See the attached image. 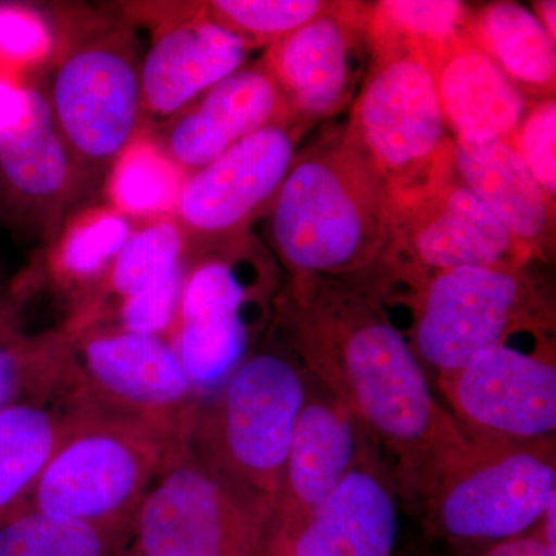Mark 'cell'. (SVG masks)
<instances>
[{
  "instance_id": "d6a6232c",
  "label": "cell",
  "mask_w": 556,
  "mask_h": 556,
  "mask_svg": "<svg viewBox=\"0 0 556 556\" xmlns=\"http://www.w3.org/2000/svg\"><path fill=\"white\" fill-rule=\"evenodd\" d=\"M53 36L47 21L28 7L0 5V62L24 65L49 54Z\"/></svg>"
},
{
  "instance_id": "ac0fdd59",
  "label": "cell",
  "mask_w": 556,
  "mask_h": 556,
  "mask_svg": "<svg viewBox=\"0 0 556 556\" xmlns=\"http://www.w3.org/2000/svg\"><path fill=\"white\" fill-rule=\"evenodd\" d=\"M445 126L455 138L511 141L525 118L527 94L464 30L420 47Z\"/></svg>"
},
{
  "instance_id": "52a82bcc",
  "label": "cell",
  "mask_w": 556,
  "mask_h": 556,
  "mask_svg": "<svg viewBox=\"0 0 556 556\" xmlns=\"http://www.w3.org/2000/svg\"><path fill=\"white\" fill-rule=\"evenodd\" d=\"M70 412L67 431L25 507L86 525L131 530L139 504L172 450L185 439L170 441L144 428Z\"/></svg>"
},
{
  "instance_id": "ffe728a7",
  "label": "cell",
  "mask_w": 556,
  "mask_h": 556,
  "mask_svg": "<svg viewBox=\"0 0 556 556\" xmlns=\"http://www.w3.org/2000/svg\"><path fill=\"white\" fill-rule=\"evenodd\" d=\"M287 102L265 67L237 70L182 113L169 131L167 152L182 172L214 163L237 142L276 124H288Z\"/></svg>"
},
{
  "instance_id": "836d02e7",
  "label": "cell",
  "mask_w": 556,
  "mask_h": 556,
  "mask_svg": "<svg viewBox=\"0 0 556 556\" xmlns=\"http://www.w3.org/2000/svg\"><path fill=\"white\" fill-rule=\"evenodd\" d=\"M479 548L470 556H556L538 535H521L497 543L478 544Z\"/></svg>"
},
{
  "instance_id": "74e56055",
  "label": "cell",
  "mask_w": 556,
  "mask_h": 556,
  "mask_svg": "<svg viewBox=\"0 0 556 556\" xmlns=\"http://www.w3.org/2000/svg\"><path fill=\"white\" fill-rule=\"evenodd\" d=\"M416 556H420V555H416Z\"/></svg>"
},
{
  "instance_id": "5b68a950",
  "label": "cell",
  "mask_w": 556,
  "mask_h": 556,
  "mask_svg": "<svg viewBox=\"0 0 556 556\" xmlns=\"http://www.w3.org/2000/svg\"><path fill=\"white\" fill-rule=\"evenodd\" d=\"M65 336L62 401L80 415L188 438L200 399L167 338L116 327Z\"/></svg>"
},
{
  "instance_id": "603a6c76",
  "label": "cell",
  "mask_w": 556,
  "mask_h": 556,
  "mask_svg": "<svg viewBox=\"0 0 556 556\" xmlns=\"http://www.w3.org/2000/svg\"><path fill=\"white\" fill-rule=\"evenodd\" d=\"M186 232L175 218H156L134 230L101 285L115 300L113 309H172L181 300L188 274Z\"/></svg>"
},
{
  "instance_id": "1f68e13d",
  "label": "cell",
  "mask_w": 556,
  "mask_h": 556,
  "mask_svg": "<svg viewBox=\"0 0 556 556\" xmlns=\"http://www.w3.org/2000/svg\"><path fill=\"white\" fill-rule=\"evenodd\" d=\"M511 144L548 200L556 195V104L554 98L529 105Z\"/></svg>"
},
{
  "instance_id": "30bf717a",
  "label": "cell",
  "mask_w": 556,
  "mask_h": 556,
  "mask_svg": "<svg viewBox=\"0 0 556 556\" xmlns=\"http://www.w3.org/2000/svg\"><path fill=\"white\" fill-rule=\"evenodd\" d=\"M263 285L252 255H215L189 266L167 340L200 401L214 396L248 357L263 318Z\"/></svg>"
},
{
  "instance_id": "3957f363",
  "label": "cell",
  "mask_w": 556,
  "mask_h": 556,
  "mask_svg": "<svg viewBox=\"0 0 556 556\" xmlns=\"http://www.w3.org/2000/svg\"><path fill=\"white\" fill-rule=\"evenodd\" d=\"M365 35L371 68L342 138L378 178L394 211L455 172L453 141L422 49L367 20Z\"/></svg>"
},
{
  "instance_id": "ba28073f",
  "label": "cell",
  "mask_w": 556,
  "mask_h": 556,
  "mask_svg": "<svg viewBox=\"0 0 556 556\" xmlns=\"http://www.w3.org/2000/svg\"><path fill=\"white\" fill-rule=\"evenodd\" d=\"M412 345L419 362L455 371L519 332L543 338L554 308L526 269L457 268L413 287Z\"/></svg>"
},
{
  "instance_id": "e0dca14e",
  "label": "cell",
  "mask_w": 556,
  "mask_h": 556,
  "mask_svg": "<svg viewBox=\"0 0 556 556\" xmlns=\"http://www.w3.org/2000/svg\"><path fill=\"white\" fill-rule=\"evenodd\" d=\"M364 431L342 404L308 375L268 535L298 529L356 464Z\"/></svg>"
},
{
  "instance_id": "277c9868",
  "label": "cell",
  "mask_w": 556,
  "mask_h": 556,
  "mask_svg": "<svg viewBox=\"0 0 556 556\" xmlns=\"http://www.w3.org/2000/svg\"><path fill=\"white\" fill-rule=\"evenodd\" d=\"M308 372L278 348L249 353L208 401H201L188 438L201 460L276 507Z\"/></svg>"
},
{
  "instance_id": "d590c367",
  "label": "cell",
  "mask_w": 556,
  "mask_h": 556,
  "mask_svg": "<svg viewBox=\"0 0 556 556\" xmlns=\"http://www.w3.org/2000/svg\"><path fill=\"white\" fill-rule=\"evenodd\" d=\"M536 20L541 22L544 30L552 39H556V3L554 0L535 3Z\"/></svg>"
},
{
  "instance_id": "4dcf8cb0",
  "label": "cell",
  "mask_w": 556,
  "mask_h": 556,
  "mask_svg": "<svg viewBox=\"0 0 556 556\" xmlns=\"http://www.w3.org/2000/svg\"><path fill=\"white\" fill-rule=\"evenodd\" d=\"M467 14L463 3L455 0H383L367 10V22L427 47L463 30Z\"/></svg>"
},
{
  "instance_id": "cb8c5ba5",
  "label": "cell",
  "mask_w": 556,
  "mask_h": 556,
  "mask_svg": "<svg viewBox=\"0 0 556 556\" xmlns=\"http://www.w3.org/2000/svg\"><path fill=\"white\" fill-rule=\"evenodd\" d=\"M72 420L61 396L0 409V519L27 506Z\"/></svg>"
},
{
  "instance_id": "7402d4cb",
  "label": "cell",
  "mask_w": 556,
  "mask_h": 556,
  "mask_svg": "<svg viewBox=\"0 0 556 556\" xmlns=\"http://www.w3.org/2000/svg\"><path fill=\"white\" fill-rule=\"evenodd\" d=\"M75 166L46 93L25 87L24 109L0 127L3 189L27 206H54L67 195Z\"/></svg>"
},
{
  "instance_id": "2e32d148",
  "label": "cell",
  "mask_w": 556,
  "mask_h": 556,
  "mask_svg": "<svg viewBox=\"0 0 556 556\" xmlns=\"http://www.w3.org/2000/svg\"><path fill=\"white\" fill-rule=\"evenodd\" d=\"M365 438L338 489L298 529L266 536L263 556H393L396 493Z\"/></svg>"
},
{
  "instance_id": "8d00e7d4",
  "label": "cell",
  "mask_w": 556,
  "mask_h": 556,
  "mask_svg": "<svg viewBox=\"0 0 556 556\" xmlns=\"http://www.w3.org/2000/svg\"><path fill=\"white\" fill-rule=\"evenodd\" d=\"M119 556H142V555H139V554H137V552H134V551H131V548H129V551H124L123 554H121Z\"/></svg>"
},
{
  "instance_id": "484cf974",
  "label": "cell",
  "mask_w": 556,
  "mask_h": 556,
  "mask_svg": "<svg viewBox=\"0 0 556 556\" xmlns=\"http://www.w3.org/2000/svg\"><path fill=\"white\" fill-rule=\"evenodd\" d=\"M131 530L112 529L21 508L0 519V556H119Z\"/></svg>"
},
{
  "instance_id": "4316f807",
  "label": "cell",
  "mask_w": 556,
  "mask_h": 556,
  "mask_svg": "<svg viewBox=\"0 0 556 556\" xmlns=\"http://www.w3.org/2000/svg\"><path fill=\"white\" fill-rule=\"evenodd\" d=\"M113 166L110 195L116 211L127 217L153 218L174 212L185 178L163 150L152 142L134 141Z\"/></svg>"
},
{
  "instance_id": "8fae6325",
  "label": "cell",
  "mask_w": 556,
  "mask_h": 556,
  "mask_svg": "<svg viewBox=\"0 0 556 556\" xmlns=\"http://www.w3.org/2000/svg\"><path fill=\"white\" fill-rule=\"evenodd\" d=\"M51 115L75 164H115L137 135L141 79L134 51L119 36L78 43L54 70Z\"/></svg>"
},
{
  "instance_id": "f546056e",
  "label": "cell",
  "mask_w": 556,
  "mask_h": 556,
  "mask_svg": "<svg viewBox=\"0 0 556 556\" xmlns=\"http://www.w3.org/2000/svg\"><path fill=\"white\" fill-rule=\"evenodd\" d=\"M331 2L320 0H217L207 16L236 33L244 42L274 43L324 13Z\"/></svg>"
},
{
  "instance_id": "9a60e30c",
  "label": "cell",
  "mask_w": 556,
  "mask_h": 556,
  "mask_svg": "<svg viewBox=\"0 0 556 556\" xmlns=\"http://www.w3.org/2000/svg\"><path fill=\"white\" fill-rule=\"evenodd\" d=\"M367 10L361 3L331 2L324 13L270 46L263 67L277 84L291 118H328L350 102L361 78Z\"/></svg>"
},
{
  "instance_id": "d6986e66",
  "label": "cell",
  "mask_w": 556,
  "mask_h": 556,
  "mask_svg": "<svg viewBox=\"0 0 556 556\" xmlns=\"http://www.w3.org/2000/svg\"><path fill=\"white\" fill-rule=\"evenodd\" d=\"M247 50L240 36L207 14L169 25L153 40L139 67L142 109L156 118L177 115L240 70Z\"/></svg>"
},
{
  "instance_id": "7a4b0ae2",
  "label": "cell",
  "mask_w": 556,
  "mask_h": 556,
  "mask_svg": "<svg viewBox=\"0 0 556 556\" xmlns=\"http://www.w3.org/2000/svg\"><path fill=\"white\" fill-rule=\"evenodd\" d=\"M393 211L343 138L295 156L270 203L278 257L294 277H345L386 254Z\"/></svg>"
},
{
  "instance_id": "f1b7e54d",
  "label": "cell",
  "mask_w": 556,
  "mask_h": 556,
  "mask_svg": "<svg viewBox=\"0 0 556 556\" xmlns=\"http://www.w3.org/2000/svg\"><path fill=\"white\" fill-rule=\"evenodd\" d=\"M131 233L130 218L118 211L97 212L79 219L65 233L58 252L61 277L87 287L101 283Z\"/></svg>"
},
{
  "instance_id": "6da1fadb",
  "label": "cell",
  "mask_w": 556,
  "mask_h": 556,
  "mask_svg": "<svg viewBox=\"0 0 556 556\" xmlns=\"http://www.w3.org/2000/svg\"><path fill=\"white\" fill-rule=\"evenodd\" d=\"M278 316L305 371L393 455L401 485L422 500L466 447L468 433L434 399L422 364L378 295L336 278L294 277Z\"/></svg>"
},
{
  "instance_id": "8992f818",
  "label": "cell",
  "mask_w": 556,
  "mask_h": 556,
  "mask_svg": "<svg viewBox=\"0 0 556 556\" xmlns=\"http://www.w3.org/2000/svg\"><path fill=\"white\" fill-rule=\"evenodd\" d=\"M467 433L422 497L430 529L473 546L526 535L556 496L555 442Z\"/></svg>"
},
{
  "instance_id": "83f0119b",
  "label": "cell",
  "mask_w": 556,
  "mask_h": 556,
  "mask_svg": "<svg viewBox=\"0 0 556 556\" xmlns=\"http://www.w3.org/2000/svg\"><path fill=\"white\" fill-rule=\"evenodd\" d=\"M64 336L25 338L0 318V409L60 396Z\"/></svg>"
},
{
  "instance_id": "4fadbf2b",
  "label": "cell",
  "mask_w": 556,
  "mask_h": 556,
  "mask_svg": "<svg viewBox=\"0 0 556 556\" xmlns=\"http://www.w3.org/2000/svg\"><path fill=\"white\" fill-rule=\"evenodd\" d=\"M453 417L471 433L517 442H555L554 343L535 353L493 348L466 367L438 375Z\"/></svg>"
},
{
  "instance_id": "9c48e42d",
  "label": "cell",
  "mask_w": 556,
  "mask_h": 556,
  "mask_svg": "<svg viewBox=\"0 0 556 556\" xmlns=\"http://www.w3.org/2000/svg\"><path fill=\"white\" fill-rule=\"evenodd\" d=\"M274 507L201 460L172 450L139 504L131 551L142 556H263Z\"/></svg>"
},
{
  "instance_id": "44dd1931",
  "label": "cell",
  "mask_w": 556,
  "mask_h": 556,
  "mask_svg": "<svg viewBox=\"0 0 556 556\" xmlns=\"http://www.w3.org/2000/svg\"><path fill=\"white\" fill-rule=\"evenodd\" d=\"M453 160L467 186L533 257H543L554 241L555 204L547 199L510 141H453Z\"/></svg>"
},
{
  "instance_id": "d4e9b609",
  "label": "cell",
  "mask_w": 556,
  "mask_h": 556,
  "mask_svg": "<svg viewBox=\"0 0 556 556\" xmlns=\"http://www.w3.org/2000/svg\"><path fill=\"white\" fill-rule=\"evenodd\" d=\"M464 33L489 54L522 93L554 98L555 40L535 14L514 2H496L468 13Z\"/></svg>"
},
{
  "instance_id": "e575fe53",
  "label": "cell",
  "mask_w": 556,
  "mask_h": 556,
  "mask_svg": "<svg viewBox=\"0 0 556 556\" xmlns=\"http://www.w3.org/2000/svg\"><path fill=\"white\" fill-rule=\"evenodd\" d=\"M25 104V87L0 75V127L20 115Z\"/></svg>"
},
{
  "instance_id": "7c38bea8",
  "label": "cell",
  "mask_w": 556,
  "mask_h": 556,
  "mask_svg": "<svg viewBox=\"0 0 556 556\" xmlns=\"http://www.w3.org/2000/svg\"><path fill=\"white\" fill-rule=\"evenodd\" d=\"M386 254L408 266L412 287L457 268L526 269L533 257L460 181L456 167L422 197L394 208Z\"/></svg>"
},
{
  "instance_id": "5bb4252c",
  "label": "cell",
  "mask_w": 556,
  "mask_h": 556,
  "mask_svg": "<svg viewBox=\"0 0 556 556\" xmlns=\"http://www.w3.org/2000/svg\"><path fill=\"white\" fill-rule=\"evenodd\" d=\"M291 130L265 127L186 177L174 208L186 236H229L273 203L295 159Z\"/></svg>"
}]
</instances>
